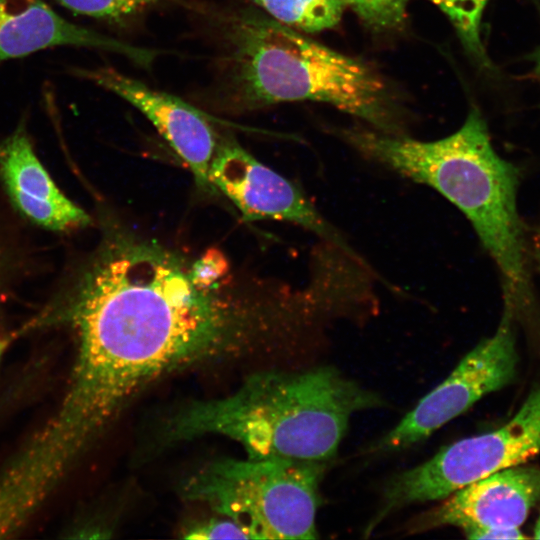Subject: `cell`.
I'll use <instances>...</instances> for the list:
<instances>
[{
  "mask_svg": "<svg viewBox=\"0 0 540 540\" xmlns=\"http://www.w3.org/2000/svg\"><path fill=\"white\" fill-rule=\"evenodd\" d=\"M187 539H253L249 530L233 519H211L190 527Z\"/></svg>",
  "mask_w": 540,
  "mask_h": 540,
  "instance_id": "cell-18",
  "label": "cell"
},
{
  "mask_svg": "<svg viewBox=\"0 0 540 540\" xmlns=\"http://www.w3.org/2000/svg\"><path fill=\"white\" fill-rule=\"evenodd\" d=\"M530 259L534 261L540 271V226L533 229L528 238Z\"/></svg>",
  "mask_w": 540,
  "mask_h": 540,
  "instance_id": "cell-20",
  "label": "cell"
},
{
  "mask_svg": "<svg viewBox=\"0 0 540 540\" xmlns=\"http://www.w3.org/2000/svg\"><path fill=\"white\" fill-rule=\"evenodd\" d=\"M514 309L504 303L495 333L479 342L439 385L426 394L400 422L374 445L373 452L406 449L432 435L485 395L510 384L518 353Z\"/></svg>",
  "mask_w": 540,
  "mask_h": 540,
  "instance_id": "cell-7",
  "label": "cell"
},
{
  "mask_svg": "<svg viewBox=\"0 0 540 540\" xmlns=\"http://www.w3.org/2000/svg\"><path fill=\"white\" fill-rule=\"evenodd\" d=\"M8 339L0 337V360L8 346Z\"/></svg>",
  "mask_w": 540,
  "mask_h": 540,
  "instance_id": "cell-22",
  "label": "cell"
},
{
  "mask_svg": "<svg viewBox=\"0 0 540 540\" xmlns=\"http://www.w3.org/2000/svg\"><path fill=\"white\" fill-rule=\"evenodd\" d=\"M232 272L230 260L223 251L210 247L191 261L193 280L202 286H212L226 278Z\"/></svg>",
  "mask_w": 540,
  "mask_h": 540,
  "instance_id": "cell-17",
  "label": "cell"
},
{
  "mask_svg": "<svg viewBox=\"0 0 540 540\" xmlns=\"http://www.w3.org/2000/svg\"><path fill=\"white\" fill-rule=\"evenodd\" d=\"M444 12L468 52L484 67L490 61L481 39V21L489 0H429Z\"/></svg>",
  "mask_w": 540,
  "mask_h": 540,
  "instance_id": "cell-14",
  "label": "cell"
},
{
  "mask_svg": "<svg viewBox=\"0 0 540 540\" xmlns=\"http://www.w3.org/2000/svg\"><path fill=\"white\" fill-rule=\"evenodd\" d=\"M223 28L219 63L225 110L244 113L283 102H324L392 134L387 88L369 64L259 9L235 11Z\"/></svg>",
  "mask_w": 540,
  "mask_h": 540,
  "instance_id": "cell-4",
  "label": "cell"
},
{
  "mask_svg": "<svg viewBox=\"0 0 540 540\" xmlns=\"http://www.w3.org/2000/svg\"><path fill=\"white\" fill-rule=\"evenodd\" d=\"M295 30L320 32L335 27L341 20L342 0H243Z\"/></svg>",
  "mask_w": 540,
  "mask_h": 540,
  "instance_id": "cell-13",
  "label": "cell"
},
{
  "mask_svg": "<svg viewBox=\"0 0 540 540\" xmlns=\"http://www.w3.org/2000/svg\"><path fill=\"white\" fill-rule=\"evenodd\" d=\"M540 452V385L505 425L443 447L432 458L390 479L371 531L390 513L411 504L443 500L497 471Z\"/></svg>",
  "mask_w": 540,
  "mask_h": 540,
  "instance_id": "cell-6",
  "label": "cell"
},
{
  "mask_svg": "<svg viewBox=\"0 0 540 540\" xmlns=\"http://www.w3.org/2000/svg\"><path fill=\"white\" fill-rule=\"evenodd\" d=\"M209 179L246 221L271 219L301 226L359 260L342 235L292 181L269 168L237 141L222 136L209 167Z\"/></svg>",
  "mask_w": 540,
  "mask_h": 540,
  "instance_id": "cell-8",
  "label": "cell"
},
{
  "mask_svg": "<svg viewBox=\"0 0 540 540\" xmlns=\"http://www.w3.org/2000/svg\"><path fill=\"white\" fill-rule=\"evenodd\" d=\"M0 177L16 209L38 225L65 231L90 224L37 158L24 121L0 143Z\"/></svg>",
  "mask_w": 540,
  "mask_h": 540,
  "instance_id": "cell-12",
  "label": "cell"
},
{
  "mask_svg": "<svg viewBox=\"0 0 540 540\" xmlns=\"http://www.w3.org/2000/svg\"><path fill=\"white\" fill-rule=\"evenodd\" d=\"M325 462L225 458L191 474L181 493L245 526L253 539H316Z\"/></svg>",
  "mask_w": 540,
  "mask_h": 540,
  "instance_id": "cell-5",
  "label": "cell"
},
{
  "mask_svg": "<svg viewBox=\"0 0 540 540\" xmlns=\"http://www.w3.org/2000/svg\"><path fill=\"white\" fill-rule=\"evenodd\" d=\"M116 53L150 67L157 52L72 23L44 0H0V65L55 47Z\"/></svg>",
  "mask_w": 540,
  "mask_h": 540,
  "instance_id": "cell-11",
  "label": "cell"
},
{
  "mask_svg": "<svg viewBox=\"0 0 540 540\" xmlns=\"http://www.w3.org/2000/svg\"><path fill=\"white\" fill-rule=\"evenodd\" d=\"M469 539H525L526 536L519 528L490 529L473 533Z\"/></svg>",
  "mask_w": 540,
  "mask_h": 540,
  "instance_id": "cell-19",
  "label": "cell"
},
{
  "mask_svg": "<svg viewBox=\"0 0 540 540\" xmlns=\"http://www.w3.org/2000/svg\"><path fill=\"white\" fill-rule=\"evenodd\" d=\"M71 74L119 96L157 129L193 175L198 189L218 194L209 167L220 139L212 118L172 94L149 87L112 67L71 68Z\"/></svg>",
  "mask_w": 540,
  "mask_h": 540,
  "instance_id": "cell-9",
  "label": "cell"
},
{
  "mask_svg": "<svg viewBox=\"0 0 540 540\" xmlns=\"http://www.w3.org/2000/svg\"><path fill=\"white\" fill-rule=\"evenodd\" d=\"M533 537L535 539H540V517L538 518L535 528H534V535Z\"/></svg>",
  "mask_w": 540,
  "mask_h": 540,
  "instance_id": "cell-23",
  "label": "cell"
},
{
  "mask_svg": "<svg viewBox=\"0 0 540 540\" xmlns=\"http://www.w3.org/2000/svg\"><path fill=\"white\" fill-rule=\"evenodd\" d=\"M192 258L130 227H110L67 309L77 353L52 416L66 440L91 444L154 380L254 353L298 318L299 291L233 271L202 286Z\"/></svg>",
  "mask_w": 540,
  "mask_h": 540,
  "instance_id": "cell-1",
  "label": "cell"
},
{
  "mask_svg": "<svg viewBox=\"0 0 540 540\" xmlns=\"http://www.w3.org/2000/svg\"><path fill=\"white\" fill-rule=\"evenodd\" d=\"M342 136L363 156L455 205L495 261L504 302L516 313L531 303L528 238L517 209L519 170L494 150L478 110H471L457 131L434 141L364 130Z\"/></svg>",
  "mask_w": 540,
  "mask_h": 540,
  "instance_id": "cell-3",
  "label": "cell"
},
{
  "mask_svg": "<svg viewBox=\"0 0 540 540\" xmlns=\"http://www.w3.org/2000/svg\"><path fill=\"white\" fill-rule=\"evenodd\" d=\"M66 9L110 24H123L162 0H54Z\"/></svg>",
  "mask_w": 540,
  "mask_h": 540,
  "instance_id": "cell-15",
  "label": "cell"
},
{
  "mask_svg": "<svg viewBox=\"0 0 540 540\" xmlns=\"http://www.w3.org/2000/svg\"><path fill=\"white\" fill-rule=\"evenodd\" d=\"M539 500L540 469L520 464L457 490L417 517L409 531L454 526L468 538L481 530L520 528Z\"/></svg>",
  "mask_w": 540,
  "mask_h": 540,
  "instance_id": "cell-10",
  "label": "cell"
},
{
  "mask_svg": "<svg viewBox=\"0 0 540 540\" xmlns=\"http://www.w3.org/2000/svg\"><path fill=\"white\" fill-rule=\"evenodd\" d=\"M535 71H536V75L540 81V47L539 49L537 50V52L535 53Z\"/></svg>",
  "mask_w": 540,
  "mask_h": 540,
  "instance_id": "cell-21",
  "label": "cell"
},
{
  "mask_svg": "<svg viewBox=\"0 0 540 540\" xmlns=\"http://www.w3.org/2000/svg\"><path fill=\"white\" fill-rule=\"evenodd\" d=\"M370 28H399L406 18L408 0H342Z\"/></svg>",
  "mask_w": 540,
  "mask_h": 540,
  "instance_id": "cell-16",
  "label": "cell"
},
{
  "mask_svg": "<svg viewBox=\"0 0 540 540\" xmlns=\"http://www.w3.org/2000/svg\"><path fill=\"white\" fill-rule=\"evenodd\" d=\"M381 403L332 367L264 371L226 396L179 408L167 419L163 436L180 442L218 435L240 444L248 457L328 463L350 417Z\"/></svg>",
  "mask_w": 540,
  "mask_h": 540,
  "instance_id": "cell-2",
  "label": "cell"
}]
</instances>
